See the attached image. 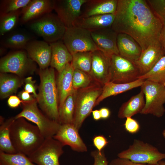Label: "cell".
I'll use <instances>...</instances> for the list:
<instances>
[{
	"mask_svg": "<svg viewBox=\"0 0 165 165\" xmlns=\"http://www.w3.org/2000/svg\"><path fill=\"white\" fill-rule=\"evenodd\" d=\"M145 97L144 107L141 112L142 114L152 115L161 117L165 109V86L149 80H145L141 86Z\"/></svg>",
	"mask_w": 165,
	"mask_h": 165,
	"instance_id": "cell-9",
	"label": "cell"
},
{
	"mask_svg": "<svg viewBox=\"0 0 165 165\" xmlns=\"http://www.w3.org/2000/svg\"><path fill=\"white\" fill-rule=\"evenodd\" d=\"M162 135L164 138H165V129L163 130L162 132Z\"/></svg>",
	"mask_w": 165,
	"mask_h": 165,
	"instance_id": "cell-49",
	"label": "cell"
},
{
	"mask_svg": "<svg viewBox=\"0 0 165 165\" xmlns=\"http://www.w3.org/2000/svg\"><path fill=\"white\" fill-rule=\"evenodd\" d=\"M10 135L17 153L27 156L35 151L45 139L36 126L28 122L23 118L15 119L10 126Z\"/></svg>",
	"mask_w": 165,
	"mask_h": 165,
	"instance_id": "cell-2",
	"label": "cell"
},
{
	"mask_svg": "<svg viewBox=\"0 0 165 165\" xmlns=\"http://www.w3.org/2000/svg\"><path fill=\"white\" fill-rule=\"evenodd\" d=\"M138 79L150 80L165 86V55L151 70L140 76Z\"/></svg>",
	"mask_w": 165,
	"mask_h": 165,
	"instance_id": "cell-31",
	"label": "cell"
},
{
	"mask_svg": "<svg viewBox=\"0 0 165 165\" xmlns=\"http://www.w3.org/2000/svg\"><path fill=\"white\" fill-rule=\"evenodd\" d=\"M49 44L51 48L50 66L59 73L68 64L71 62L72 55L61 40Z\"/></svg>",
	"mask_w": 165,
	"mask_h": 165,
	"instance_id": "cell-23",
	"label": "cell"
},
{
	"mask_svg": "<svg viewBox=\"0 0 165 165\" xmlns=\"http://www.w3.org/2000/svg\"><path fill=\"white\" fill-rule=\"evenodd\" d=\"M91 34L99 50L110 56L119 54L117 45L118 33L111 27L91 32Z\"/></svg>",
	"mask_w": 165,
	"mask_h": 165,
	"instance_id": "cell-17",
	"label": "cell"
},
{
	"mask_svg": "<svg viewBox=\"0 0 165 165\" xmlns=\"http://www.w3.org/2000/svg\"><path fill=\"white\" fill-rule=\"evenodd\" d=\"M24 50L29 57L37 63L40 69H45L50 65L51 48L49 43L32 40L28 43Z\"/></svg>",
	"mask_w": 165,
	"mask_h": 165,
	"instance_id": "cell-16",
	"label": "cell"
},
{
	"mask_svg": "<svg viewBox=\"0 0 165 165\" xmlns=\"http://www.w3.org/2000/svg\"><path fill=\"white\" fill-rule=\"evenodd\" d=\"M92 112L93 119L94 120L97 121L101 119L99 110L92 111Z\"/></svg>",
	"mask_w": 165,
	"mask_h": 165,
	"instance_id": "cell-47",
	"label": "cell"
},
{
	"mask_svg": "<svg viewBox=\"0 0 165 165\" xmlns=\"http://www.w3.org/2000/svg\"><path fill=\"white\" fill-rule=\"evenodd\" d=\"M18 97L23 101L27 102L32 101L36 99L33 95L25 91L22 90L18 94Z\"/></svg>",
	"mask_w": 165,
	"mask_h": 165,
	"instance_id": "cell-44",
	"label": "cell"
},
{
	"mask_svg": "<svg viewBox=\"0 0 165 165\" xmlns=\"http://www.w3.org/2000/svg\"><path fill=\"white\" fill-rule=\"evenodd\" d=\"M163 24L145 0H118L112 28L134 38L142 51L160 40Z\"/></svg>",
	"mask_w": 165,
	"mask_h": 165,
	"instance_id": "cell-1",
	"label": "cell"
},
{
	"mask_svg": "<svg viewBox=\"0 0 165 165\" xmlns=\"http://www.w3.org/2000/svg\"><path fill=\"white\" fill-rule=\"evenodd\" d=\"M22 101L18 96L12 95L10 96L7 101L8 105L11 108H16L21 104Z\"/></svg>",
	"mask_w": 165,
	"mask_h": 165,
	"instance_id": "cell-43",
	"label": "cell"
},
{
	"mask_svg": "<svg viewBox=\"0 0 165 165\" xmlns=\"http://www.w3.org/2000/svg\"><path fill=\"white\" fill-rule=\"evenodd\" d=\"M165 55L164 51L160 40L142 51L139 58L136 62L141 75L149 72Z\"/></svg>",
	"mask_w": 165,
	"mask_h": 165,
	"instance_id": "cell-19",
	"label": "cell"
},
{
	"mask_svg": "<svg viewBox=\"0 0 165 165\" xmlns=\"http://www.w3.org/2000/svg\"><path fill=\"white\" fill-rule=\"evenodd\" d=\"M75 91L68 96L59 109V123L73 124L75 108Z\"/></svg>",
	"mask_w": 165,
	"mask_h": 165,
	"instance_id": "cell-30",
	"label": "cell"
},
{
	"mask_svg": "<svg viewBox=\"0 0 165 165\" xmlns=\"http://www.w3.org/2000/svg\"><path fill=\"white\" fill-rule=\"evenodd\" d=\"M35 62L29 57L25 50L15 51L1 58L0 72L12 73L23 78L36 71Z\"/></svg>",
	"mask_w": 165,
	"mask_h": 165,
	"instance_id": "cell-8",
	"label": "cell"
},
{
	"mask_svg": "<svg viewBox=\"0 0 165 165\" xmlns=\"http://www.w3.org/2000/svg\"><path fill=\"white\" fill-rule=\"evenodd\" d=\"M0 165H36L20 153L9 154L0 151Z\"/></svg>",
	"mask_w": 165,
	"mask_h": 165,
	"instance_id": "cell-34",
	"label": "cell"
},
{
	"mask_svg": "<svg viewBox=\"0 0 165 165\" xmlns=\"http://www.w3.org/2000/svg\"><path fill=\"white\" fill-rule=\"evenodd\" d=\"M124 125L127 131L131 134L136 133L140 128V125L138 122L131 117L126 118Z\"/></svg>",
	"mask_w": 165,
	"mask_h": 165,
	"instance_id": "cell-38",
	"label": "cell"
},
{
	"mask_svg": "<svg viewBox=\"0 0 165 165\" xmlns=\"http://www.w3.org/2000/svg\"><path fill=\"white\" fill-rule=\"evenodd\" d=\"M94 81L90 74L77 69H74L72 83L75 90L86 88Z\"/></svg>",
	"mask_w": 165,
	"mask_h": 165,
	"instance_id": "cell-35",
	"label": "cell"
},
{
	"mask_svg": "<svg viewBox=\"0 0 165 165\" xmlns=\"http://www.w3.org/2000/svg\"><path fill=\"white\" fill-rule=\"evenodd\" d=\"M160 41L165 53V24L163 25L160 36Z\"/></svg>",
	"mask_w": 165,
	"mask_h": 165,
	"instance_id": "cell-46",
	"label": "cell"
},
{
	"mask_svg": "<svg viewBox=\"0 0 165 165\" xmlns=\"http://www.w3.org/2000/svg\"><path fill=\"white\" fill-rule=\"evenodd\" d=\"M101 118L103 119H106L108 118L110 115V111L108 108L103 107L99 110Z\"/></svg>",
	"mask_w": 165,
	"mask_h": 165,
	"instance_id": "cell-45",
	"label": "cell"
},
{
	"mask_svg": "<svg viewBox=\"0 0 165 165\" xmlns=\"http://www.w3.org/2000/svg\"><path fill=\"white\" fill-rule=\"evenodd\" d=\"M118 157L127 159L136 163L157 165L165 159V153L160 152L156 147L140 140H134L126 150L119 153Z\"/></svg>",
	"mask_w": 165,
	"mask_h": 165,
	"instance_id": "cell-7",
	"label": "cell"
},
{
	"mask_svg": "<svg viewBox=\"0 0 165 165\" xmlns=\"http://www.w3.org/2000/svg\"><path fill=\"white\" fill-rule=\"evenodd\" d=\"M141 75L136 62L119 54L111 56L109 82L119 83H130L138 79Z\"/></svg>",
	"mask_w": 165,
	"mask_h": 165,
	"instance_id": "cell-10",
	"label": "cell"
},
{
	"mask_svg": "<svg viewBox=\"0 0 165 165\" xmlns=\"http://www.w3.org/2000/svg\"><path fill=\"white\" fill-rule=\"evenodd\" d=\"M93 141L94 146L100 153L101 152L103 149L108 143V141L106 138L102 135L94 137Z\"/></svg>",
	"mask_w": 165,
	"mask_h": 165,
	"instance_id": "cell-41",
	"label": "cell"
},
{
	"mask_svg": "<svg viewBox=\"0 0 165 165\" xmlns=\"http://www.w3.org/2000/svg\"><path fill=\"white\" fill-rule=\"evenodd\" d=\"M24 83V79L16 75L1 73L0 97L3 99L16 92Z\"/></svg>",
	"mask_w": 165,
	"mask_h": 165,
	"instance_id": "cell-27",
	"label": "cell"
},
{
	"mask_svg": "<svg viewBox=\"0 0 165 165\" xmlns=\"http://www.w3.org/2000/svg\"><path fill=\"white\" fill-rule=\"evenodd\" d=\"M91 155L94 160V163L92 165H108V161L103 150L101 153L98 150L92 151Z\"/></svg>",
	"mask_w": 165,
	"mask_h": 165,
	"instance_id": "cell-40",
	"label": "cell"
},
{
	"mask_svg": "<svg viewBox=\"0 0 165 165\" xmlns=\"http://www.w3.org/2000/svg\"><path fill=\"white\" fill-rule=\"evenodd\" d=\"M157 165H165V161L161 160L158 162Z\"/></svg>",
	"mask_w": 165,
	"mask_h": 165,
	"instance_id": "cell-48",
	"label": "cell"
},
{
	"mask_svg": "<svg viewBox=\"0 0 165 165\" xmlns=\"http://www.w3.org/2000/svg\"><path fill=\"white\" fill-rule=\"evenodd\" d=\"M74 69L71 63L68 64L64 69L58 73L56 80L59 100V109L66 98L75 90L73 86L72 76Z\"/></svg>",
	"mask_w": 165,
	"mask_h": 165,
	"instance_id": "cell-21",
	"label": "cell"
},
{
	"mask_svg": "<svg viewBox=\"0 0 165 165\" xmlns=\"http://www.w3.org/2000/svg\"><path fill=\"white\" fill-rule=\"evenodd\" d=\"M72 55V58L71 63L74 69L90 74L92 64V52H78Z\"/></svg>",
	"mask_w": 165,
	"mask_h": 165,
	"instance_id": "cell-32",
	"label": "cell"
},
{
	"mask_svg": "<svg viewBox=\"0 0 165 165\" xmlns=\"http://www.w3.org/2000/svg\"><path fill=\"white\" fill-rule=\"evenodd\" d=\"M54 0H31L21 9L20 21L24 24L37 19L54 10Z\"/></svg>",
	"mask_w": 165,
	"mask_h": 165,
	"instance_id": "cell-18",
	"label": "cell"
},
{
	"mask_svg": "<svg viewBox=\"0 0 165 165\" xmlns=\"http://www.w3.org/2000/svg\"><path fill=\"white\" fill-rule=\"evenodd\" d=\"M103 86L94 81L88 86L75 91V108L73 124L78 130L95 107Z\"/></svg>",
	"mask_w": 165,
	"mask_h": 165,
	"instance_id": "cell-4",
	"label": "cell"
},
{
	"mask_svg": "<svg viewBox=\"0 0 165 165\" xmlns=\"http://www.w3.org/2000/svg\"><path fill=\"white\" fill-rule=\"evenodd\" d=\"M115 13L93 16L79 18L74 26L86 29L90 32L111 27Z\"/></svg>",
	"mask_w": 165,
	"mask_h": 165,
	"instance_id": "cell-24",
	"label": "cell"
},
{
	"mask_svg": "<svg viewBox=\"0 0 165 165\" xmlns=\"http://www.w3.org/2000/svg\"><path fill=\"white\" fill-rule=\"evenodd\" d=\"M118 0H87L82 5L80 18L115 13Z\"/></svg>",
	"mask_w": 165,
	"mask_h": 165,
	"instance_id": "cell-20",
	"label": "cell"
},
{
	"mask_svg": "<svg viewBox=\"0 0 165 165\" xmlns=\"http://www.w3.org/2000/svg\"><path fill=\"white\" fill-rule=\"evenodd\" d=\"M62 40L72 54L78 52H92L98 50L91 32L77 26L66 28Z\"/></svg>",
	"mask_w": 165,
	"mask_h": 165,
	"instance_id": "cell-11",
	"label": "cell"
},
{
	"mask_svg": "<svg viewBox=\"0 0 165 165\" xmlns=\"http://www.w3.org/2000/svg\"><path fill=\"white\" fill-rule=\"evenodd\" d=\"M31 0H4L0 1V14L15 12L25 7Z\"/></svg>",
	"mask_w": 165,
	"mask_h": 165,
	"instance_id": "cell-36",
	"label": "cell"
},
{
	"mask_svg": "<svg viewBox=\"0 0 165 165\" xmlns=\"http://www.w3.org/2000/svg\"><path fill=\"white\" fill-rule=\"evenodd\" d=\"M24 90L32 94L37 99L38 94L36 93L37 87L35 85L36 81L34 80L31 76H28L24 79Z\"/></svg>",
	"mask_w": 165,
	"mask_h": 165,
	"instance_id": "cell-39",
	"label": "cell"
},
{
	"mask_svg": "<svg viewBox=\"0 0 165 165\" xmlns=\"http://www.w3.org/2000/svg\"><path fill=\"white\" fill-rule=\"evenodd\" d=\"M148 4L163 24H165V0H147Z\"/></svg>",
	"mask_w": 165,
	"mask_h": 165,
	"instance_id": "cell-37",
	"label": "cell"
},
{
	"mask_svg": "<svg viewBox=\"0 0 165 165\" xmlns=\"http://www.w3.org/2000/svg\"><path fill=\"white\" fill-rule=\"evenodd\" d=\"M15 119L12 117L6 120L0 117V151L9 154L16 153L10 138V127Z\"/></svg>",
	"mask_w": 165,
	"mask_h": 165,
	"instance_id": "cell-29",
	"label": "cell"
},
{
	"mask_svg": "<svg viewBox=\"0 0 165 165\" xmlns=\"http://www.w3.org/2000/svg\"><path fill=\"white\" fill-rule=\"evenodd\" d=\"M145 104V95L141 90L139 93L132 96L122 105L118 111V117L120 119L126 118L141 113Z\"/></svg>",
	"mask_w": 165,
	"mask_h": 165,
	"instance_id": "cell-26",
	"label": "cell"
},
{
	"mask_svg": "<svg viewBox=\"0 0 165 165\" xmlns=\"http://www.w3.org/2000/svg\"><path fill=\"white\" fill-rule=\"evenodd\" d=\"M90 75L93 80L103 86L110 81V57L98 50L92 52Z\"/></svg>",
	"mask_w": 165,
	"mask_h": 165,
	"instance_id": "cell-14",
	"label": "cell"
},
{
	"mask_svg": "<svg viewBox=\"0 0 165 165\" xmlns=\"http://www.w3.org/2000/svg\"><path fill=\"white\" fill-rule=\"evenodd\" d=\"M38 74L40 83L36 99L38 104L46 116L59 123L58 96L54 69L39 68Z\"/></svg>",
	"mask_w": 165,
	"mask_h": 165,
	"instance_id": "cell-3",
	"label": "cell"
},
{
	"mask_svg": "<svg viewBox=\"0 0 165 165\" xmlns=\"http://www.w3.org/2000/svg\"><path fill=\"white\" fill-rule=\"evenodd\" d=\"M145 80L138 79L131 82L119 83L109 82L104 85L101 94L97 98L95 106L105 99L141 86Z\"/></svg>",
	"mask_w": 165,
	"mask_h": 165,
	"instance_id": "cell-25",
	"label": "cell"
},
{
	"mask_svg": "<svg viewBox=\"0 0 165 165\" xmlns=\"http://www.w3.org/2000/svg\"><path fill=\"white\" fill-rule=\"evenodd\" d=\"M33 38L28 33L17 31L8 34L2 39L1 43L6 48L24 50L28 43Z\"/></svg>",
	"mask_w": 165,
	"mask_h": 165,
	"instance_id": "cell-28",
	"label": "cell"
},
{
	"mask_svg": "<svg viewBox=\"0 0 165 165\" xmlns=\"http://www.w3.org/2000/svg\"><path fill=\"white\" fill-rule=\"evenodd\" d=\"M64 146L53 137L45 138L42 144L28 156L36 165H60L59 158L64 153Z\"/></svg>",
	"mask_w": 165,
	"mask_h": 165,
	"instance_id": "cell-12",
	"label": "cell"
},
{
	"mask_svg": "<svg viewBox=\"0 0 165 165\" xmlns=\"http://www.w3.org/2000/svg\"><path fill=\"white\" fill-rule=\"evenodd\" d=\"M21 10L0 15V35L3 36L15 28L20 20Z\"/></svg>",
	"mask_w": 165,
	"mask_h": 165,
	"instance_id": "cell-33",
	"label": "cell"
},
{
	"mask_svg": "<svg viewBox=\"0 0 165 165\" xmlns=\"http://www.w3.org/2000/svg\"><path fill=\"white\" fill-rule=\"evenodd\" d=\"M87 0H55L54 10L67 28L75 25L80 17L82 5Z\"/></svg>",
	"mask_w": 165,
	"mask_h": 165,
	"instance_id": "cell-13",
	"label": "cell"
},
{
	"mask_svg": "<svg viewBox=\"0 0 165 165\" xmlns=\"http://www.w3.org/2000/svg\"><path fill=\"white\" fill-rule=\"evenodd\" d=\"M53 138L64 146L68 145L75 151L83 152L87 148L79 133V130L72 124H61Z\"/></svg>",
	"mask_w": 165,
	"mask_h": 165,
	"instance_id": "cell-15",
	"label": "cell"
},
{
	"mask_svg": "<svg viewBox=\"0 0 165 165\" xmlns=\"http://www.w3.org/2000/svg\"><path fill=\"white\" fill-rule=\"evenodd\" d=\"M36 99L29 101H23L22 111L15 119L23 118L34 123L45 138H52L57 133L61 124L44 115L39 109Z\"/></svg>",
	"mask_w": 165,
	"mask_h": 165,
	"instance_id": "cell-6",
	"label": "cell"
},
{
	"mask_svg": "<svg viewBox=\"0 0 165 165\" xmlns=\"http://www.w3.org/2000/svg\"><path fill=\"white\" fill-rule=\"evenodd\" d=\"M117 45L120 55L134 62L138 61L142 51L136 40L125 33L118 34Z\"/></svg>",
	"mask_w": 165,
	"mask_h": 165,
	"instance_id": "cell-22",
	"label": "cell"
},
{
	"mask_svg": "<svg viewBox=\"0 0 165 165\" xmlns=\"http://www.w3.org/2000/svg\"><path fill=\"white\" fill-rule=\"evenodd\" d=\"M28 26L49 43L62 40L66 28L57 14L52 12L29 22Z\"/></svg>",
	"mask_w": 165,
	"mask_h": 165,
	"instance_id": "cell-5",
	"label": "cell"
},
{
	"mask_svg": "<svg viewBox=\"0 0 165 165\" xmlns=\"http://www.w3.org/2000/svg\"><path fill=\"white\" fill-rule=\"evenodd\" d=\"M109 165H154L149 164H145L133 162L130 160L123 158L118 157L112 160Z\"/></svg>",
	"mask_w": 165,
	"mask_h": 165,
	"instance_id": "cell-42",
	"label": "cell"
}]
</instances>
